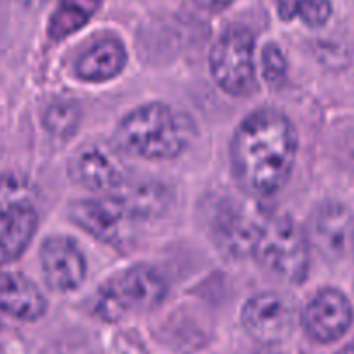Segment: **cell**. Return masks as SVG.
Instances as JSON below:
<instances>
[{
    "label": "cell",
    "instance_id": "603a6c76",
    "mask_svg": "<svg viewBox=\"0 0 354 354\" xmlns=\"http://www.w3.org/2000/svg\"><path fill=\"white\" fill-rule=\"evenodd\" d=\"M337 354H354V339L351 342H349L348 346H346V348H342Z\"/></svg>",
    "mask_w": 354,
    "mask_h": 354
},
{
    "label": "cell",
    "instance_id": "ac0fdd59",
    "mask_svg": "<svg viewBox=\"0 0 354 354\" xmlns=\"http://www.w3.org/2000/svg\"><path fill=\"white\" fill-rule=\"evenodd\" d=\"M45 128L50 131L55 137H69L75 133L78 128L80 121V111L73 102L62 100V102H55L54 106L48 107L45 113Z\"/></svg>",
    "mask_w": 354,
    "mask_h": 354
},
{
    "label": "cell",
    "instance_id": "52a82bcc",
    "mask_svg": "<svg viewBox=\"0 0 354 354\" xmlns=\"http://www.w3.org/2000/svg\"><path fill=\"white\" fill-rule=\"evenodd\" d=\"M242 324L256 341L263 344H275L283 341L292 330V303L282 294H258L245 303Z\"/></svg>",
    "mask_w": 354,
    "mask_h": 354
},
{
    "label": "cell",
    "instance_id": "5bb4252c",
    "mask_svg": "<svg viewBox=\"0 0 354 354\" xmlns=\"http://www.w3.org/2000/svg\"><path fill=\"white\" fill-rule=\"evenodd\" d=\"M313 241L327 256H341L351 239V214L341 204H325L311 225Z\"/></svg>",
    "mask_w": 354,
    "mask_h": 354
},
{
    "label": "cell",
    "instance_id": "ba28073f",
    "mask_svg": "<svg viewBox=\"0 0 354 354\" xmlns=\"http://www.w3.org/2000/svg\"><path fill=\"white\" fill-rule=\"evenodd\" d=\"M351 324V303L335 289L322 290L304 308L303 325L310 337L318 342L337 341L348 332Z\"/></svg>",
    "mask_w": 354,
    "mask_h": 354
},
{
    "label": "cell",
    "instance_id": "44dd1931",
    "mask_svg": "<svg viewBox=\"0 0 354 354\" xmlns=\"http://www.w3.org/2000/svg\"><path fill=\"white\" fill-rule=\"evenodd\" d=\"M197 6H201L203 9H207V10H221L225 9V7L230 6L234 0H196Z\"/></svg>",
    "mask_w": 354,
    "mask_h": 354
},
{
    "label": "cell",
    "instance_id": "5b68a950",
    "mask_svg": "<svg viewBox=\"0 0 354 354\" xmlns=\"http://www.w3.org/2000/svg\"><path fill=\"white\" fill-rule=\"evenodd\" d=\"M211 75L227 93L244 95L254 85V38L245 28H230L214 44Z\"/></svg>",
    "mask_w": 354,
    "mask_h": 354
},
{
    "label": "cell",
    "instance_id": "8fae6325",
    "mask_svg": "<svg viewBox=\"0 0 354 354\" xmlns=\"http://www.w3.org/2000/svg\"><path fill=\"white\" fill-rule=\"evenodd\" d=\"M71 175L80 185L92 190H114L123 182V168L107 149L85 145L71 161Z\"/></svg>",
    "mask_w": 354,
    "mask_h": 354
},
{
    "label": "cell",
    "instance_id": "7402d4cb",
    "mask_svg": "<svg viewBox=\"0 0 354 354\" xmlns=\"http://www.w3.org/2000/svg\"><path fill=\"white\" fill-rule=\"evenodd\" d=\"M19 2L23 3V6L31 7V9H37V7L44 6V3L47 2V0H19Z\"/></svg>",
    "mask_w": 354,
    "mask_h": 354
},
{
    "label": "cell",
    "instance_id": "d4e9b609",
    "mask_svg": "<svg viewBox=\"0 0 354 354\" xmlns=\"http://www.w3.org/2000/svg\"><path fill=\"white\" fill-rule=\"evenodd\" d=\"M353 244H354V235H353Z\"/></svg>",
    "mask_w": 354,
    "mask_h": 354
},
{
    "label": "cell",
    "instance_id": "30bf717a",
    "mask_svg": "<svg viewBox=\"0 0 354 354\" xmlns=\"http://www.w3.org/2000/svg\"><path fill=\"white\" fill-rule=\"evenodd\" d=\"M130 211L120 196L109 199L78 201L71 207V218L78 227L102 242H113L120 235Z\"/></svg>",
    "mask_w": 354,
    "mask_h": 354
},
{
    "label": "cell",
    "instance_id": "3957f363",
    "mask_svg": "<svg viewBox=\"0 0 354 354\" xmlns=\"http://www.w3.org/2000/svg\"><path fill=\"white\" fill-rule=\"evenodd\" d=\"M252 256L258 258L266 272L292 283L303 282L310 265L303 230L287 214H272L268 218Z\"/></svg>",
    "mask_w": 354,
    "mask_h": 354
},
{
    "label": "cell",
    "instance_id": "8992f818",
    "mask_svg": "<svg viewBox=\"0 0 354 354\" xmlns=\"http://www.w3.org/2000/svg\"><path fill=\"white\" fill-rule=\"evenodd\" d=\"M272 214L254 201H234L218 211L214 235L218 245L230 256L254 254L263 228Z\"/></svg>",
    "mask_w": 354,
    "mask_h": 354
},
{
    "label": "cell",
    "instance_id": "2e32d148",
    "mask_svg": "<svg viewBox=\"0 0 354 354\" xmlns=\"http://www.w3.org/2000/svg\"><path fill=\"white\" fill-rule=\"evenodd\" d=\"M102 0H59L55 12L48 24V35L54 40H62L88 23L97 12Z\"/></svg>",
    "mask_w": 354,
    "mask_h": 354
},
{
    "label": "cell",
    "instance_id": "6da1fadb",
    "mask_svg": "<svg viewBox=\"0 0 354 354\" xmlns=\"http://www.w3.org/2000/svg\"><path fill=\"white\" fill-rule=\"evenodd\" d=\"M297 154V133L283 114L263 109L245 118L232 142V168L239 185L256 197L279 192Z\"/></svg>",
    "mask_w": 354,
    "mask_h": 354
},
{
    "label": "cell",
    "instance_id": "4fadbf2b",
    "mask_svg": "<svg viewBox=\"0 0 354 354\" xmlns=\"http://www.w3.org/2000/svg\"><path fill=\"white\" fill-rule=\"evenodd\" d=\"M38 218L30 204L0 209V265L19 258L37 232Z\"/></svg>",
    "mask_w": 354,
    "mask_h": 354
},
{
    "label": "cell",
    "instance_id": "d6986e66",
    "mask_svg": "<svg viewBox=\"0 0 354 354\" xmlns=\"http://www.w3.org/2000/svg\"><path fill=\"white\" fill-rule=\"evenodd\" d=\"M21 204H30V189L26 182L16 176L0 178V209L21 206Z\"/></svg>",
    "mask_w": 354,
    "mask_h": 354
},
{
    "label": "cell",
    "instance_id": "7c38bea8",
    "mask_svg": "<svg viewBox=\"0 0 354 354\" xmlns=\"http://www.w3.org/2000/svg\"><path fill=\"white\" fill-rule=\"evenodd\" d=\"M0 310L17 320L33 322L44 317L47 301L21 273H0Z\"/></svg>",
    "mask_w": 354,
    "mask_h": 354
},
{
    "label": "cell",
    "instance_id": "9c48e42d",
    "mask_svg": "<svg viewBox=\"0 0 354 354\" xmlns=\"http://www.w3.org/2000/svg\"><path fill=\"white\" fill-rule=\"evenodd\" d=\"M40 265L45 282L59 292L78 289L86 275V263L82 251L66 237H50L44 242Z\"/></svg>",
    "mask_w": 354,
    "mask_h": 354
},
{
    "label": "cell",
    "instance_id": "9a60e30c",
    "mask_svg": "<svg viewBox=\"0 0 354 354\" xmlns=\"http://www.w3.org/2000/svg\"><path fill=\"white\" fill-rule=\"evenodd\" d=\"M127 62V52L118 40L106 38L93 44L76 62V73L85 82H106L120 75Z\"/></svg>",
    "mask_w": 354,
    "mask_h": 354
},
{
    "label": "cell",
    "instance_id": "7a4b0ae2",
    "mask_svg": "<svg viewBox=\"0 0 354 354\" xmlns=\"http://www.w3.org/2000/svg\"><path fill=\"white\" fill-rule=\"evenodd\" d=\"M189 124L162 104H147L123 118L116 138L124 151L145 159H171L189 144Z\"/></svg>",
    "mask_w": 354,
    "mask_h": 354
},
{
    "label": "cell",
    "instance_id": "e0dca14e",
    "mask_svg": "<svg viewBox=\"0 0 354 354\" xmlns=\"http://www.w3.org/2000/svg\"><path fill=\"white\" fill-rule=\"evenodd\" d=\"M282 19L292 21L299 17L308 26H322L332 16L330 0H277Z\"/></svg>",
    "mask_w": 354,
    "mask_h": 354
},
{
    "label": "cell",
    "instance_id": "ffe728a7",
    "mask_svg": "<svg viewBox=\"0 0 354 354\" xmlns=\"http://www.w3.org/2000/svg\"><path fill=\"white\" fill-rule=\"evenodd\" d=\"M287 73V61L283 52L277 45L270 44L263 48V75L265 80L272 85L282 83Z\"/></svg>",
    "mask_w": 354,
    "mask_h": 354
},
{
    "label": "cell",
    "instance_id": "cb8c5ba5",
    "mask_svg": "<svg viewBox=\"0 0 354 354\" xmlns=\"http://www.w3.org/2000/svg\"><path fill=\"white\" fill-rule=\"evenodd\" d=\"M254 354H277V353H273V351H259V353H254Z\"/></svg>",
    "mask_w": 354,
    "mask_h": 354
},
{
    "label": "cell",
    "instance_id": "277c9868",
    "mask_svg": "<svg viewBox=\"0 0 354 354\" xmlns=\"http://www.w3.org/2000/svg\"><path fill=\"white\" fill-rule=\"evenodd\" d=\"M165 294V282L154 270L135 266L100 289L95 311L104 320L114 322L130 311L152 310L161 303Z\"/></svg>",
    "mask_w": 354,
    "mask_h": 354
}]
</instances>
